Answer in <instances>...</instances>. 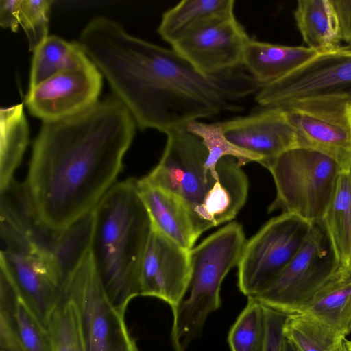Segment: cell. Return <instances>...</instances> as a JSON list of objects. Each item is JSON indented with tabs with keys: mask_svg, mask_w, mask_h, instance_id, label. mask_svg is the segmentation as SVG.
I'll use <instances>...</instances> for the list:
<instances>
[{
	"mask_svg": "<svg viewBox=\"0 0 351 351\" xmlns=\"http://www.w3.org/2000/svg\"><path fill=\"white\" fill-rule=\"evenodd\" d=\"M250 38L234 16L193 32L171 45L197 71L212 75L243 66L244 50Z\"/></svg>",
	"mask_w": 351,
	"mask_h": 351,
	"instance_id": "obj_14",
	"label": "cell"
},
{
	"mask_svg": "<svg viewBox=\"0 0 351 351\" xmlns=\"http://www.w3.org/2000/svg\"><path fill=\"white\" fill-rule=\"evenodd\" d=\"M165 134L167 141L159 162L139 180L180 197L191 209L197 229L195 214L218 174L216 169L213 172L206 168L208 152L199 138L186 128Z\"/></svg>",
	"mask_w": 351,
	"mask_h": 351,
	"instance_id": "obj_10",
	"label": "cell"
},
{
	"mask_svg": "<svg viewBox=\"0 0 351 351\" xmlns=\"http://www.w3.org/2000/svg\"><path fill=\"white\" fill-rule=\"evenodd\" d=\"M350 173H351V168H350Z\"/></svg>",
	"mask_w": 351,
	"mask_h": 351,
	"instance_id": "obj_39",
	"label": "cell"
},
{
	"mask_svg": "<svg viewBox=\"0 0 351 351\" xmlns=\"http://www.w3.org/2000/svg\"><path fill=\"white\" fill-rule=\"evenodd\" d=\"M261 165L271 173L276 189L268 212L280 210L311 224L321 221L343 170L328 155L300 146Z\"/></svg>",
	"mask_w": 351,
	"mask_h": 351,
	"instance_id": "obj_5",
	"label": "cell"
},
{
	"mask_svg": "<svg viewBox=\"0 0 351 351\" xmlns=\"http://www.w3.org/2000/svg\"><path fill=\"white\" fill-rule=\"evenodd\" d=\"M62 292L77 308L86 351H139L125 311L107 294L90 250L66 278Z\"/></svg>",
	"mask_w": 351,
	"mask_h": 351,
	"instance_id": "obj_6",
	"label": "cell"
},
{
	"mask_svg": "<svg viewBox=\"0 0 351 351\" xmlns=\"http://www.w3.org/2000/svg\"><path fill=\"white\" fill-rule=\"evenodd\" d=\"M94 225L93 210L69 227L57 232L51 253L64 283L90 250Z\"/></svg>",
	"mask_w": 351,
	"mask_h": 351,
	"instance_id": "obj_27",
	"label": "cell"
},
{
	"mask_svg": "<svg viewBox=\"0 0 351 351\" xmlns=\"http://www.w3.org/2000/svg\"><path fill=\"white\" fill-rule=\"evenodd\" d=\"M317 54L307 47L250 38L244 50L242 66L261 88L284 78Z\"/></svg>",
	"mask_w": 351,
	"mask_h": 351,
	"instance_id": "obj_19",
	"label": "cell"
},
{
	"mask_svg": "<svg viewBox=\"0 0 351 351\" xmlns=\"http://www.w3.org/2000/svg\"><path fill=\"white\" fill-rule=\"evenodd\" d=\"M333 255L341 266L351 267V173L337 177L331 199L320 221Z\"/></svg>",
	"mask_w": 351,
	"mask_h": 351,
	"instance_id": "obj_23",
	"label": "cell"
},
{
	"mask_svg": "<svg viewBox=\"0 0 351 351\" xmlns=\"http://www.w3.org/2000/svg\"><path fill=\"white\" fill-rule=\"evenodd\" d=\"M136 125L115 96L43 122L23 182L38 222L60 231L92 211L114 184Z\"/></svg>",
	"mask_w": 351,
	"mask_h": 351,
	"instance_id": "obj_2",
	"label": "cell"
},
{
	"mask_svg": "<svg viewBox=\"0 0 351 351\" xmlns=\"http://www.w3.org/2000/svg\"><path fill=\"white\" fill-rule=\"evenodd\" d=\"M341 351H346L345 350V348H344V344L343 343V346H342V348H341Z\"/></svg>",
	"mask_w": 351,
	"mask_h": 351,
	"instance_id": "obj_37",
	"label": "cell"
},
{
	"mask_svg": "<svg viewBox=\"0 0 351 351\" xmlns=\"http://www.w3.org/2000/svg\"><path fill=\"white\" fill-rule=\"evenodd\" d=\"M29 88L60 73L78 69L92 62L78 42L49 36L33 52Z\"/></svg>",
	"mask_w": 351,
	"mask_h": 351,
	"instance_id": "obj_24",
	"label": "cell"
},
{
	"mask_svg": "<svg viewBox=\"0 0 351 351\" xmlns=\"http://www.w3.org/2000/svg\"><path fill=\"white\" fill-rule=\"evenodd\" d=\"M343 344L346 351H351V341L345 339Z\"/></svg>",
	"mask_w": 351,
	"mask_h": 351,
	"instance_id": "obj_36",
	"label": "cell"
},
{
	"mask_svg": "<svg viewBox=\"0 0 351 351\" xmlns=\"http://www.w3.org/2000/svg\"><path fill=\"white\" fill-rule=\"evenodd\" d=\"M299 146L315 149L351 168V103L315 102L283 108Z\"/></svg>",
	"mask_w": 351,
	"mask_h": 351,
	"instance_id": "obj_12",
	"label": "cell"
},
{
	"mask_svg": "<svg viewBox=\"0 0 351 351\" xmlns=\"http://www.w3.org/2000/svg\"><path fill=\"white\" fill-rule=\"evenodd\" d=\"M0 265L9 274L20 296L47 328L48 317L64 285L51 252L29 242L1 245Z\"/></svg>",
	"mask_w": 351,
	"mask_h": 351,
	"instance_id": "obj_11",
	"label": "cell"
},
{
	"mask_svg": "<svg viewBox=\"0 0 351 351\" xmlns=\"http://www.w3.org/2000/svg\"><path fill=\"white\" fill-rule=\"evenodd\" d=\"M53 1L11 0L5 11L6 23L13 32L21 25L27 36L30 51L49 36V13Z\"/></svg>",
	"mask_w": 351,
	"mask_h": 351,
	"instance_id": "obj_28",
	"label": "cell"
},
{
	"mask_svg": "<svg viewBox=\"0 0 351 351\" xmlns=\"http://www.w3.org/2000/svg\"><path fill=\"white\" fill-rule=\"evenodd\" d=\"M53 351H86L78 312L62 292L47 320Z\"/></svg>",
	"mask_w": 351,
	"mask_h": 351,
	"instance_id": "obj_30",
	"label": "cell"
},
{
	"mask_svg": "<svg viewBox=\"0 0 351 351\" xmlns=\"http://www.w3.org/2000/svg\"><path fill=\"white\" fill-rule=\"evenodd\" d=\"M16 317L25 351H53L51 338L47 328L19 293L16 303Z\"/></svg>",
	"mask_w": 351,
	"mask_h": 351,
	"instance_id": "obj_33",
	"label": "cell"
},
{
	"mask_svg": "<svg viewBox=\"0 0 351 351\" xmlns=\"http://www.w3.org/2000/svg\"><path fill=\"white\" fill-rule=\"evenodd\" d=\"M245 242L243 226L234 221L189 250L188 295L171 309V340L175 351H186L200 336L209 314L221 306V284L237 266Z\"/></svg>",
	"mask_w": 351,
	"mask_h": 351,
	"instance_id": "obj_4",
	"label": "cell"
},
{
	"mask_svg": "<svg viewBox=\"0 0 351 351\" xmlns=\"http://www.w3.org/2000/svg\"><path fill=\"white\" fill-rule=\"evenodd\" d=\"M263 107L287 108L314 102L351 103V45L318 53L255 94Z\"/></svg>",
	"mask_w": 351,
	"mask_h": 351,
	"instance_id": "obj_7",
	"label": "cell"
},
{
	"mask_svg": "<svg viewBox=\"0 0 351 351\" xmlns=\"http://www.w3.org/2000/svg\"><path fill=\"white\" fill-rule=\"evenodd\" d=\"M138 186L153 228L180 246L192 249L199 234L188 205L176 194L139 180Z\"/></svg>",
	"mask_w": 351,
	"mask_h": 351,
	"instance_id": "obj_18",
	"label": "cell"
},
{
	"mask_svg": "<svg viewBox=\"0 0 351 351\" xmlns=\"http://www.w3.org/2000/svg\"><path fill=\"white\" fill-rule=\"evenodd\" d=\"M335 8L341 40L351 45V0H332Z\"/></svg>",
	"mask_w": 351,
	"mask_h": 351,
	"instance_id": "obj_34",
	"label": "cell"
},
{
	"mask_svg": "<svg viewBox=\"0 0 351 351\" xmlns=\"http://www.w3.org/2000/svg\"><path fill=\"white\" fill-rule=\"evenodd\" d=\"M234 9L233 0H184L162 14L158 33L172 45L211 23L234 16Z\"/></svg>",
	"mask_w": 351,
	"mask_h": 351,
	"instance_id": "obj_20",
	"label": "cell"
},
{
	"mask_svg": "<svg viewBox=\"0 0 351 351\" xmlns=\"http://www.w3.org/2000/svg\"><path fill=\"white\" fill-rule=\"evenodd\" d=\"M186 129L201 139L208 152L206 166L211 171H215L217 164L224 157L236 158L241 166L251 162L259 163L261 161L259 156L232 143L226 137L218 122L209 123L195 121L188 123Z\"/></svg>",
	"mask_w": 351,
	"mask_h": 351,
	"instance_id": "obj_31",
	"label": "cell"
},
{
	"mask_svg": "<svg viewBox=\"0 0 351 351\" xmlns=\"http://www.w3.org/2000/svg\"><path fill=\"white\" fill-rule=\"evenodd\" d=\"M218 178L195 214L201 235L233 219L244 206L248 193L247 178L233 157H224L215 167Z\"/></svg>",
	"mask_w": 351,
	"mask_h": 351,
	"instance_id": "obj_17",
	"label": "cell"
},
{
	"mask_svg": "<svg viewBox=\"0 0 351 351\" xmlns=\"http://www.w3.org/2000/svg\"><path fill=\"white\" fill-rule=\"evenodd\" d=\"M293 14L307 47L324 53L341 47L339 26L332 0L298 1Z\"/></svg>",
	"mask_w": 351,
	"mask_h": 351,
	"instance_id": "obj_22",
	"label": "cell"
},
{
	"mask_svg": "<svg viewBox=\"0 0 351 351\" xmlns=\"http://www.w3.org/2000/svg\"><path fill=\"white\" fill-rule=\"evenodd\" d=\"M29 140L28 123L19 104L0 110V190L14 180Z\"/></svg>",
	"mask_w": 351,
	"mask_h": 351,
	"instance_id": "obj_25",
	"label": "cell"
},
{
	"mask_svg": "<svg viewBox=\"0 0 351 351\" xmlns=\"http://www.w3.org/2000/svg\"><path fill=\"white\" fill-rule=\"evenodd\" d=\"M311 226L282 213L246 241L237 265L240 291L248 298L265 289L299 250Z\"/></svg>",
	"mask_w": 351,
	"mask_h": 351,
	"instance_id": "obj_9",
	"label": "cell"
},
{
	"mask_svg": "<svg viewBox=\"0 0 351 351\" xmlns=\"http://www.w3.org/2000/svg\"><path fill=\"white\" fill-rule=\"evenodd\" d=\"M349 270H350V273H351V267L349 268Z\"/></svg>",
	"mask_w": 351,
	"mask_h": 351,
	"instance_id": "obj_38",
	"label": "cell"
},
{
	"mask_svg": "<svg viewBox=\"0 0 351 351\" xmlns=\"http://www.w3.org/2000/svg\"><path fill=\"white\" fill-rule=\"evenodd\" d=\"M93 210L90 251L107 294L126 311L130 301L140 296V271L152 232L138 180L114 184Z\"/></svg>",
	"mask_w": 351,
	"mask_h": 351,
	"instance_id": "obj_3",
	"label": "cell"
},
{
	"mask_svg": "<svg viewBox=\"0 0 351 351\" xmlns=\"http://www.w3.org/2000/svg\"><path fill=\"white\" fill-rule=\"evenodd\" d=\"M341 267L321 222L313 223L289 263L265 289L252 298L278 312L298 313Z\"/></svg>",
	"mask_w": 351,
	"mask_h": 351,
	"instance_id": "obj_8",
	"label": "cell"
},
{
	"mask_svg": "<svg viewBox=\"0 0 351 351\" xmlns=\"http://www.w3.org/2000/svg\"><path fill=\"white\" fill-rule=\"evenodd\" d=\"M18 296L11 277L0 266V351H25L16 317Z\"/></svg>",
	"mask_w": 351,
	"mask_h": 351,
	"instance_id": "obj_32",
	"label": "cell"
},
{
	"mask_svg": "<svg viewBox=\"0 0 351 351\" xmlns=\"http://www.w3.org/2000/svg\"><path fill=\"white\" fill-rule=\"evenodd\" d=\"M299 313L315 317L345 337L350 333L351 273L349 269L341 267Z\"/></svg>",
	"mask_w": 351,
	"mask_h": 351,
	"instance_id": "obj_21",
	"label": "cell"
},
{
	"mask_svg": "<svg viewBox=\"0 0 351 351\" xmlns=\"http://www.w3.org/2000/svg\"><path fill=\"white\" fill-rule=\"evenodd\" d=\"M78 43L143 130L166 134L239 110V101L260 89L243 66L202 74L172 48L132 36L109 18L90 21Z\"/></svg>",
	"mask_w": 351,
	"mask_h": 351,
	"instance_id": "obj_1",
	"label": "cell"
},
{
	"mask_svg": "<svg viewBox=\"0 0 351 351\" xmlns=\"http://www.w3.org/2000/svg\"><path fill=\"white\" fill-rule=\"evenodd\" d=\"M230 351H265L267 342L265 306L252 297L231 327L228 337Z\"/></svg>",
	"mask_w": 351,
	"mask_h": 351,
	"instance_id": "obj_29",
	"label": "cell"
},
{
	"mask_svg": "<svg viewBox=\"0 0 351 351\" xmlns=\"http://www.w3.org/2000/svg\"><path fill=\"white\" fill-rule=\"evenodd\" d=\"M102 77L93 62L60 73L29 88L25 104L43 122L71 117L99 101Z\"/></svg>",
	"mask_w": 351,
	"mask_h": 351,
	"instance_id": "obj_13",
	"label": "cell"
},
{
	"mask_svg": "<svg viewBox=\"0 0 351 351\" xmlns=\"http://www.w3.org/2000/svg\"><path fill=\"white\" fill-rule=\"evenodd\" d=\"M218 123L232 143L259 156L261 165L299 147L296 132L282 108L261 106L247 115Z\"/></svg>",
	"mask_w": 351,
	"mask_h": 351,
	"instance_id": "obj_16",
	"label": "cell"
},
{
	"mask_svg": "<svg viewBox=\"0 0 351 351\" xmlns=\"http://www.w3.org/2000/svg\"><path fill=\"white\" fill-rule=\"evenodd\" d=\"M282 334L298 351H341L346 339L327 324L305 313L287 315Z\"/></svg>",
	"mask_w": 351,
	"mask_h": 351,
	"instance_id": "obj_26",
	"label": "cell"
},
{
	"mask_svg": "<svg viewBox=\"0 0 351 351\" xmlns=\"http://www.w3.org/2000/svg\"><path fill=\"white\" fill-rule=\"evenodd\" d=\"M190 276L189 250L152 227L140 271V296L158 298L173 309L185 297Z\"/></svg>",
	"mask_w": 351,
	"mask_h": 351,
	"instance_id": "obj_15",
	"label": "cell"
},
{
	"mask_svg": "<svg viewBox=\"0 0 351 351\" xmlns=\"http://www.w3.org/2000/svg\"><path fill=\"white\" fill-rule=\"evenodd\" d=\"M280 351H298V350L289 340H287L283 336Z\"/></svg>",
	"mask_w": 351,
	"mask_h": 351,
	"instance_id": "obj_35",
	"label": "cell"
}]
</instances>
